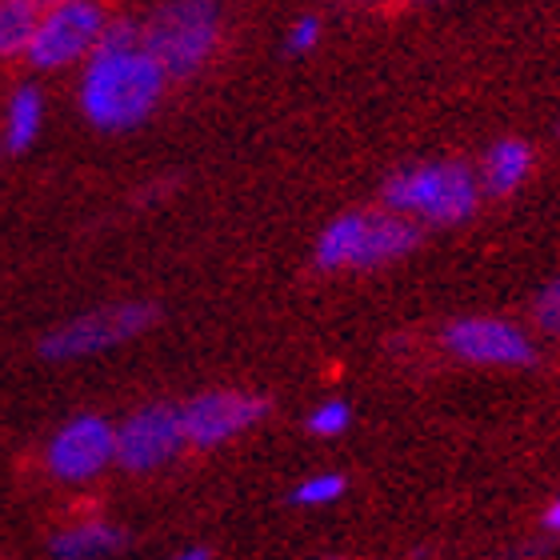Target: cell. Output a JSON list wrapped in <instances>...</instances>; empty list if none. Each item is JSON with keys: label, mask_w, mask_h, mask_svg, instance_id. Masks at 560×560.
Instances as JSON below:
<instances>
[{"label": "cell", "mask_w": 560, "mask_h": 560, "mask_svg": "<svg viewBox=\"0 0 560 560\" xmlns=\"http://www.w3.org/2000/svg\"><path fill=\"white\" fill-rule=\"evenodd\" d=\"M168 84V72L140 45V24L108 21L101 45L81 65L77 105L96 132H129L161 108Z\"/></svg>", "instance_id": "cell-1"}, {"label": "cell", "mask_w": 560, "mask_h": 560, "mask_svg": "<svg viewBox=\"0 0 560 560\" xmlns=\"http://www.w3.org/2000/svg\"><path fill=\"white\" fill-rule=\"evenodd\" d=\"M420 245V224L393 209L340 212L316 236L313 265L320 272H364L409 257Z\"/></svg>", "instance_id": "cell-2"}, {"label": "cell", "mask_w": 560, "mask_h": 560, "mask_svg": "<svg viewBox=\"0 0 560 560\" xmlns=\"http://www.w3.org/2000/svg\"><path fill=\"white\" fill-rule=\"evenodd\" d=\"M385 209L400 212L429 229H456L477 217L480 176L460 161H424L409 164L385 180L381 188Z\"/></svg>", "instance_id": "cell-3"}, {"label": "cell", "mask_w": 560, "mask_h": 560, "mask_svg": "<svg viewBox=\"0 0 560 560\" xmlns=\"http://www.w3.org/2000/svg\"><path fill=\"white\" fill-rule=\"evenodd\" d=\"M224 33L221 0H161L140 21V45L149 48L168 81H188L212 60Z\"/></svg>", "instance_id": "cell-4"}, {"label": "cell", "mask_w": 560, "mask_h": 560, "mask_svg": "<svg viewBox=\"0 0 560 560\" xmlns=\"http://www.w3.org/2000/svg\"><path fill=\"white\" fill-rule=\"evenodd\" d=\"M108 21L113 16L101 0H57V4H48L33 28L24 65L33 72L81 69L89 52L101 45Z\"/></svg>", "instance_id": "cell-5"}, {"label": "cell", "mask_w": 560, "mask_h": 560, "mask_svg": "<svg viewBox=\"0 0 560 560\" xmlns=\"http://www.w3.org/2000/svg\"><path fill=\"white\" fill-rule=\"evenodd\" d=\"M152 325H156V308L152 304L144 301L105 304V308L72 316V320L57 325L52 332H45L40 337V357L52 364L89 361V357H101V352L120 349V345L144 337Z\"/></svg>", "instance_id": "cell-6"}, {"label": "cell", "mask_w": 560, "mask_h": 560, "mask_svg": "<svg viewBox=\"0 0 560 560\" xmlns=\"http://www.w3.org/2000/svg\"><path fill=\"white\" fill-rule=\"evenodd\" d=\"M117 468V424L101 412H77L45 444V472L57 485H93Z\"/></svg>", "instance_id": "cell-7"}, {"label": "cell", "mask_w": 560, "mask_h": 560, "mask_svg": "<svg viewBox=\"0 0 560 560\" xmlns=\"http://www.w3.org/2000/svg\"><path fill=\"white\" fill-rule=\"evenodd\" d=\"M185 424H180V409L176 405H144V409L129 412L117 424V468L132 472V477H152L185 453Z\"/></svg>", "instance_id": "cell-8"}, {"label": "cell", "mask_w": 560, "mask_h": 560, "mask_svg": "<svg viewBox=\"0 0 560 560\" xmlns=\"http://www.w3.org/2000/svg\"><path fill=\"white\" fill-rule=\"evenodd\" d=\"M269 417V400L257 393H236V388H217V393H200V397L180 405V424H185L188 448H221L236 441L241 432L257 429Z\"/></svg>", "instance_id": "cell-9"}, {"label": "cell", "mask_w": 560, "mask_h": 560, "mask_svg": "<svg viewBox=\"0 0 560 560\" xmlns=\"http://www.w3.org/2000/svg\"><path fill=\"white\" fill-rule=\"evenodd\" d=\"M444 349L456 361L480 369H528L537 361V345L525 328L501 316H465L444 328Z\"/></svg>", "instance_id": "cell-10"}, {"label": "cell", "mask_w": 560, "mask_h": 560, "mask_svg": "<svg viewBox=\"0 0 560 560\" xmlns=\"http://www.w3.org/2000/svg\"><path fill=\"white\" fill-rule=\"evenodd\" d=\"M129 549V533L108 521H77L48 537V557L57 560H108Z\"/></svg>", "instance_id": "cell-11"}, {"label": "cell", "mask_w": 560, "mask_h": 560, "mask_svg": "<svg viewBox=\"0 0 560 560\" xmlns=\"http://www.w3.org/2000/svg\"><path fill=\"white\" fill-rule=\"evenodd\" d=\"M45 93L36 84H16L0 108V144L9 152H28L45 132Z\"/></svg>", "instance_id": "cell-12"}, {"label": "cell", "mask_w": 560, "mask_h": 560, "mask_svg": "<svg viewBox=\"0 0 560 560\" xmlns=\"http://www.w3.org/2000/svg\"><path fill=\"white\" fill-rule=\"evenodd\" d=\"M533 144L528 140H516V137H504L497 140L489 152H485V161H480L477 176H480V192H489V197H509L516 188L525 185L528 173H533Z\"/></svg>", "instance_id": "cell-13"}, {"label": "cell", "mask_w": 560, "mask_h": 560, "mask_svg": "<svg viewBox=\"0 0 560 560\" xmlns=\"http://www.w3.org/2000/svg\"><path fill=\"white\" fill-rule=\"evenodd\" d=\"M40 12L45 9L36 0H0V65L24 60Z\"/></svg>", "instance_id": "cell-14"}, {"label": "cell", "mask_w": 560, "mask_h": 560, "mask_svg": "<svg viewBox=\"0 0 560 560\" xmlns=\"http://www.w3.org/2000/svg\"><path fill=\"white\" fill-rule=\"evenodd\" d=\"M345 492H349V480L340 472H313V477L296 480V489L289 492V504H296V509H325V504H337Z\"/></svg>", "instance_id": "cell-15"}, {"label": "cell", "mask_w": 560, "mask_h": 560, "mask_svg": "<svg viewBox=\"0 0 560 560\" xmlns=\"http://www.w3.org/2000/svg\"><path fill=\"white\" fill-rule=\"evenodd\" d=\"M304 429L320 436V441H332V436H345L352 429V405L349 400H320L308 417H304Z\"/></svg>", "instance_id": "cell-16"}, {"label": "cell", "mask_w": 560, "mask_h": 560, "mask_svg": "<svg viewBox=\"0 0 560 560\" xmlns=\"http://www.w3.org/2000/svg\"><path fill=\"white\" fill-rule=\"evenodd\" d=\"M320 36H325V21L313 16V12H304V16H296V21L289 24V33H284V52L308 57V52L320 45Z\"/></svg>", "instance_id": "cell-17"}, {"label": "cell", "mask_w": 560, "mask_h": 560, "mask_svg": "<svg viewBox=\"0 0 560 560\" xmlns=\"http://www.w3.org/2000/svg\"><path fill=\"white\" fill-rule=\"evenodd\" d=\"M537 325L545 328L552 340H560V277L537 296Z\"/></svg>", "instance_id": "cell-18"}, {"label": "cell", "mask_w": 560, "mask_h": 560, "mask_svg": "<svg viewBox=\"0 0 560 560\" xmlns=\"http://www.w3.org/2000/svg\"><path fill=\"white\" fill-rule=\"evenodd\" d=\"M180 560H212L217 552L212 549H205V545H192V549H185V552H176Z\"/></svg>", "instance_id": "cell-19"}, {"label": "cell", "mask_w": 560, "mask_h": 560, "mask_svg": "<svg viewBox=\"0 0 560 560\" xmlns=\"http://www.w3.org/2000/svg\"><path fill=\"white\" fill-rule=\"evenodd\" d=\"M545 528H549V533H560V497L549 504V513H545Z\"/></svg>", "instance_id": "cell-20"}, {"label": "cell", "mask_w": 560, "mask_h": 560, "mask_svg": "<svg viewBox=\"0 0 560 560\" xmlns=\"http://www.w3.org/2000/svg\"><path fill=\"white\" fill-rule=\"evenodd\" d=\"M36 4H40V9H48V4H57V0H36Z\"/></svg>", "instance_id": "cell-21"}, {"label": "cell", "mask_w": 560, "mask_h": 560, "mask_svg": "<svg viewBox=\"0 0 560 560\" xmlns=\"http://www.w3.org/2000/svg\"><path fill=\"white\" fill-rule=\"evenodd\" d=\"M361 4H373V0H361Z\"/></svg>", "instance_id": "cell-22"}, {"label": "cell", "mask_w": 560, "mask_h": 560, "mask_svg": "<svg viewBox=\"0 0 560 560\" xmlns=\"http://www.w3.org/2000/svg\"><path fill=\"white\" fill-rule=\"evenodd\" d=\"M557 137H560V125H557Z\"/></svg>", "instance_id": "cell-23"}]
</instances>
